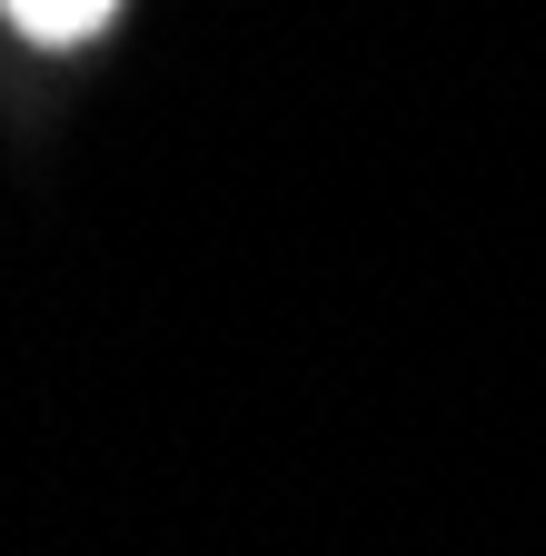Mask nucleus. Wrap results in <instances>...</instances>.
Here are the masks:
<instances>
[{
    "label": "nucleus",
    "mask_w": 546,
    "mask_h": 556,
    "mask_svg": "<svg viewBox=\"0 0 546 556\" xmlns=\"http://www.w3.org/2000/svg\"><path fill=\"white\" fill-rule=\"evenodd\" d=\"M0 11H11V30H21V40L71 50V40H100V30H110L119 0H0Z\"/></svg>",
    "instance_id": "nucleus-1"
}]
</instances>
